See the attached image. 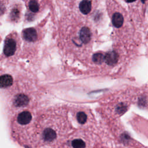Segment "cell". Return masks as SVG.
Segmentation results:
<instances>
[{
  "label": "cell",
  "mask_w": 148,
  "mask_h": 148,
  "mask_svg": "<svg viewBox=\"0 0 148 148\" xmlns=\"http://www.w3.org/2000/svg\"><path fill=\"white\" fill-rule=\"evenodd\" d=\"M98 139L93 134L77 131L66 139L61 148H98Z\"/></svg>",
  "instance_id": "1"
},
{
  "label": "cell",
  "mask_w": 148,
  "mask_h": 148,
  "mask_svg": "<svg viewBox=\"0 0 148 148\" xmlns=\"http://www.w3.org/2000/svg\"><path fill=\"white\" fill-rule=\"evenodd\" d=\"M16 50V42L12 38H8L4 44L3 53L6 57L13 56Z\"/></svg>",
  "instance_id": "3"
},
{
  "label": "cell",
  "mask_w": 148,
  "mask_h": 148,
  "mask_svg": "<svg viewBox=\"0 0 148 148\" xmlns=\"http://www.w3.org/2000/svg\"><path fill=\"white\" fill-rule=\"evenodd\" d=\"M0 84L1 88L10 86L13 84V77L10 75H3L0 77Z\"/></svg>",
  "instance_id": "10"
},
{
  "label": "cell",
  "mask_w": 148,
  "mask_h": 148,
  "mask_svg": "<svg viewBox=\"0 0 148 148\" xmlns=\"http://www.w3.org/2000/svg\"><path fill=\"white\" fill-rule=\"evenodd\" d=\"M76 119L79 124L84 125L88 122V116L84 112L79 111L76 114Z\"/></svg>",
  "instance_id": "11"
},
{
  "label": "cell",
  "mask_w": 148,
  "mask_h": 148,
  "mask_svg": "<svg viewBox=\"0 0 148 148\" xmlns=\"http://www.w3.org/2000/svg\"><path fill=\"white\" fill-rule=\"evenodd\" d=\"M79 38L82 43L84 44H87L90 42L91 38V32L89 28L84 27L79 31Z\"/></svg>",
  "instance_id": "5"
},
{
  "label": "cell",
  "mask_w": 148,
  "mask_h": 148,
  "mask_svg": "<svg viewBox=\"0 0 148 148\" xmlns=\"http://www.w3.org/2000/svg\"><path fill=\"white\" fill-rule=\"evenodd\" d=\"M124 22L123 15L118 12L114 13L112 17V23L116 28H120L122 26Z\"/></svg>",
  "instance_id": "8"
},
{
  "label": "cell",
  "mask_w": 148,
  "mask_h": 148,
  "mask_svg": "<svg viewBox=\"0 0 148 148\" xmlns=\"http://www.w3.org/2000/svg\"><path fill=\"white\" fill-rule=\"evenodd\" d=\"M23 36L24 39L28 42H35L37 39V32L34 28H28L23 30Z\"/></svg>",
  "instance_id": "4"
},
{
  "label": "cell",
  "mask_w": 148,
  "mask_h": 148,
  "mask_svg": "<svg viewBox=\"0 0 148 148\" xmlns=\"http://www.w3.org/2000/svg\"><path fill=\"white\" fill-rule=\"evenodd\" d=\"M29 102L28 97L25 94H20L15 96L13 101L14 105L16 107H24L28 105Z\"/></svg>",
  "instance_id": "6"
},
{
  "label": "cell",
  "mask_w": 148,
  "mask_h": 148,
  "mask_svg": "<svg viewBox=\"0 0 148 148\" xmlns=\"http://www.w3.org/2000/svg\"><path fill=\"white\" fill-rule=\"evenodd\" d=\"M28 8L31 12L36 13L39 10V5L36 1H31L28 3Z\"/></svg>",
  "instance_id": "13"
},
{
  "label": "cell",
  "mask_w": 148,
  "mask_h": 148,
  "mask_svg": "<svg viewBox=\"0 0 148 148\" xmlns=\"http://www.w3.org/2000/svg\"><path fill=\"white\" fill-rule=\"evenodd\" d=\"M79 10L84 14H88L91 10L92 5L91 1H82L79 3Z\"/></svg>",
  "instance_id": "9"
},
{
  "label": "cell",
  "mask_w": 148,
  "mask_h": 148,
  "mask_svg": "<svg viewBox=\"0 0 148 148\" xmlns=\"http://www.w3.org/2000/svg\"><path fill=\"white\" fill-rule=\"evenodd\" d=\"M32 119V114L27 110H24L21 112H20L16 119V121L18 125L21 128L16 134H15L13 135V137L14 138V140L17 138L18 135L20 134L21 131L23 129V128L26 126H28L30 123L31 122Z\"/></svg>",
  "instance_id": "2"
},
{
  "label": "cell",
  "mask_w": 148,
  "mask_h": 148,
  "mask_svg": "<svg viewBox=\"0 0 148 148\" xmlns=\"http://www.w3.org/2000/svg\"><path fill=\"white\" fill-rule=\"evenodd\" d=\"M92 61L95 64H101L102 62L105 61L104 56L102 53H95L92 56Z\"/></svg>",
  "instance_id": "12"
},
{
  "label": "cell",
  "mask_w": 148,
  "mask_h": 148,
  "mask_svg": "<svg viewBox=\"0 0 148 148\" xmlns=\"http://www.w3.org/2000/svg\"><path fill=\"white\" fill-rule=\"evenodd\" d=\"M105 61L109 65H115L118 60V55L114 51H110L104 56Z\"/></svg>",
  "instance_id": "7"
}]
</instances>
